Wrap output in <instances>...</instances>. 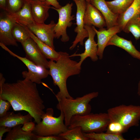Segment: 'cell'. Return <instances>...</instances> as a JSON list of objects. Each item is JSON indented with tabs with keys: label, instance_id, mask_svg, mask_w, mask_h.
Segmentation results:
<instances>
[{
	"label": "cell",
	"instance_id": "1",
	"mask_svg": "<svg viewBox=\"0 0 140 140\" xmlns=\"http://www.w3.org/2000/svg\"><path fill=\"white\" fill-rule=\"evenodd\" d=\"M0 76V98L9 101L15 111H24L33 117L37 124L41 120L45 107L36 84L24 79L15 82L5 83Z\"/></svg>",
	"mask_w": 140,
	"mask_h": 140
},
{
	"label": "cell",
	"instance_id": "2",
	"mask_svg": "<svg viewBox=\"0 0 140 140\" xmlns=\"http://www.w3.org/2000/svg\"><path fill=\"white\" fill-rule=\"evenodd\" d=\"M59 52V58L55 62L51 60L48 61L50 75L52 78L54 84L57 86L59 90L55 96L57 99H73L68 92L66 81L69 77L79 74L81 66L78 65V62L71 60L66 52Z\"/></svg>",
	"mask_w": 140,
	"mask_h": 140
},
{
	"label": "cell",
	"instance_id": "3",
	"mask_svg": "<svg viewBox=\"0 0 140 140\" xmlns=\"http://www.w3.org/2000/svg\"><path fill=\"white\" fill-rule=\"evenodd\" d=\"M98 95V92H93L75 99L64 97L57 99L58 103L56 108L63 113L65 124L68 127L74 115H83L90 113L91 107L89 103Z\"/></svg>",
	"mask_w": 140,
	"mask_h": 140
},
{
	"label": "cell",
	"instance_id": "4",
	"mask_svg": "<svg viewBox=\"0 0 140 140\" xmlns=\"http://www.w3.org/2000/svg\"><path fill=\"white\" fill-rule=\"evenodd\" d=\"M110 121L107 113H90L83 115L73 116L68 127L70 129L80 126L82 132L86 133L101 132L106 130Z\"/></svg>",
	"mask_w": 140,
	"mask_h": 140
},
{
	"label": "cell",
	"instance_id": "5",
	"mask_svg": "<svg viewBox=\"0 0 140 140\" xmlns=\"http://www.w3.org/2000/svg\"><path fill=\"white\" fill-rule=\"evenodd\" d=\"M53 115V109L47 108L41 116V121L36 125L34 133L41 136H58L66 131L68 128L64 122L65 117L63 113L60 112V115L57 117Z\"/></svg>",
	"mask_w": 140,
	"mask_h": 140
},
{
	"label": "cell",
	"instance_id": "6",
	"mask_svg": "<svg viewBox=\"0 0 140 140\" xmlns=\"http://www.w3.org/2000/svg\"><path fill=\"white\" fill-rule=\"evenodd\" d=\"M107 113L110 121L120 123L127 130L131 127L139 125L140 106L120 105L109 108Z\"/></svg>",
	"mask_w": 140,
	"mask_h": 140
},
{
	"label": "cell",
	"instance_id": "7",
	"mask_svg": "<svg viewBox=\"0 0 140 140\" xmlns=\"http://www.w3.org/2000/svg\"><path fill=\"white\" fill-rule=\"evenodd\" d=\"M73 5L72 3H68L59 9L53 7L51 8L56 10L59 14L58 21L54 29L55 38L58 39L61 37V40L62 42H66L69 40L66 29L72 26V21L75 19L74 15H72Z\"/></svg>",
	"mask_w": 140,
	"mask_h": 140
},
{
	"label": "cell",
	"instance_id": "8",
	"mask_svg": "<svg viewBox=\"0 0 140 140\" xmlns=\"http://www.w3.org/2000/svg\"><path fill=\"white\" fill-rule=\"evenodd\" d=\"M0 46L11 55L17 58L23 62L27 67L28 71L22 72L24 79L28 80L36 84H40L42 79L47 78L50 75L49 70L38 66L25 57H20L14 53L6 46L0 43Z\"/></svg>",
	"mask_w": 140,
	"mask_h": 140
},
{
	"label": "cell",
	"instance_id": "9",
	"mask_svg": "<svg viewBox=\"0 0 140 140\" xmlns=\"http://www.w3.org/2000/svg\"><path fill=\"white\" fill-rule=\"evenodd\" d=\"M76 6L77 10L76 16V26L74 30L77 33L74 40L72 45L69 47L71 50H73L79 43L82 46L84 45L83 40L88 37L87 30L85 28L83 18L86 6V1L85 0H73Z\"/></svg>",
	"mask_w": 140,
	"mask_h": 140
},
{
	"label": "cell",
	"instance_id": "10",
	"mask_svg": "<svg viewBox=\"0 0 140 140\" xmlns=\"http://www.w3.org/2000/svg\"><path fill=\"white\" fill-rule=\"evenodd\" d=\"M56 24L53 20L48 24L39 23L34 21L26 26L39 40L55 49L53 41Z\"/></svg>",
	"mask_w": 140,
	"mask_h": 140
},
{
	"label": "cell",
	"instance_id": "11",
	"mask_svg": "<svg viewBox=\"0 0 140 140\" xmlns=\"http://www.w3.org/2000/svg\"><path fill=\"white\" fill-rule=\"evenodd\" d=\"M85 28L88 32V37L85 43L84 52L81 54L74 53L69 55L70 58L77 56L80 57V61L78 62V64L80 66L83 61L88 57H89L94 62L97 61L98 59L97 54L98 46L97 43L94 40L96 32L93 28V26L85 25Z\"/></svg>",
	"mask_w": 140,
	"mask_h": 140
},
{
	"label": "cell",
	"instance_id": "12",
	"mask_svg": "<svg viewBox=\"0 0 140 140\" xmlns=\"http://www.w3.org/2000/svg\"><path fill=\"white\" fill-rule=\"evenodd\" d=\"M21 44L26 58L38 66L49 68L48 61L32 39L30 37Z\"/></svg>",
	"mask_w": 140,
	"mask_h": 140
},
{
	"label": "cell",
	"instance_id": "13",
	"mask_svg": "<svg viewBox=\"0 0 140 140\" xmlns=\"http://www.w3.org/2000/svg\"><path fill=\"white\" fill-rule=\"evenodd\" d=\"M0 15V43L6 46H17V42L14 38L12 31L14 23L7 16L5 11Z\"/></svg>",
	"mask_w": 140,
	"mask_h": 140
},
{
	"label": "cell",
	"instance_id": "14",
	"mask_svg": "<svg viewBox=\"0 0 140 140\" xmlns=\"http://www.w3.org/2000/svg\"><path fill=\"white\" fill-rule=\"evenodd\" d=\"M93 27L97 35L98 50L97 54L100 59H102L103 56V52L107 44L112 37L115 34L121 31L120 26L117 25L109 28L99 29L97 30L93 26Z\"/></svg>",
	"mask_w": 140,
	"mask_h": 140
},
{
	"label": "cell",
	"instance_id": "15",
	"mask_svg": "<svg viewBox=\"0 0 140 140\" xmlns=\"http://www.w3.org/2000/svg\"><path fill=\"white\" fill-rule=\"evenodd\" d=\"M83 20L85 25L93 26L99 29L106 26L103 16L100 12L90 2H86Z\"/></svg>",
	"mask_w": 140,
	"mask_h": 140
},
{
	"label": "cell",
	"instance_id": "16",
	"mask_svg": "<svg viewBox=\"0 0 140 140\" xmlns=\"http://www.w3.org/2000/svg\"><path fill=\"white\" fill-rule=\"evenodd\" d=\"M29 3L34 21L38 23H44L49 16L48 11L51 8L46 1L27 0Z\"/></svg>",
	"mask_w": 140,
	"mask_h": 140
},
{
	"label": "cell",
	"instance_id": "17",
	"mask_svg": "<svg viewBox=\"0 0 140 140\" xmlns=\"http://www.w3.org/2000/svg\"><path fill=\"white\" fill-rule=\"evenodd\" d=\"M22 8L18 11L13 13L6 12L8 16L14 22L27 26L34 21L32 16L29 2L25 0Z\"/></svg>",
	"mask_w": 140,
	"mask_h": 140
},
{
	"label": "cell",
	"instance_id": "18",
	"mask_svg": "<svg viewBox=\"0 0 140 140\" xmlns=\"http://www.w3.org/2000/svg\"><path fill=\"white\" fill-rule=\"evenodd\" d=\"M33 118V117L29 113L23 115L20 113L15 114L13 112L8 111L5 116L0 118V126L12 128L31 121Z\"/></svg>",
	"mask_w": 140,
	"mask_h": 140
},
{
	"label": "cell",
	"instance_id": "19",
	"mask_svg": "<svg viewBox=\"0 0 140 140\" xmlns=\"http://www.w3.org/2000/svg\"><path fill=\"white\" fill-rule=\"evenodd\" d=\"M90 3L97 8L103 16L107 29L118 25V15L111 12L108 7L105 0H92Z\"/></svg>",
	"mask_w": 140,
	"mask_h": 140
},
{
	"label": "cell",
	"instance_id": "20",
	"mask_svg": "<svg viewBox=\"0 0 140 140\" xmlns=\"http://www.w3.org/2000/svg\"><path fill=\"white\" fill-rule=\"evenodd\" d=\"M110 45L121 48L133 57L140 60V52L136 49L131 40L126 39L116 34L109 40L107 46Z\"/></svg>",
	"mask_w": 140,
	"mask_h": 140
},
{
	"label": "cell",
	"instance_id": "21",
	"mask_svg": "<svg viewBox=\"0 0 140 140\" xmlns=\"http://www.w3.org/2000/svg\"><path fill=\"white\" fill-rule=\"evenodd\" d=\"M137 15L140 16V0H134L126 11L118 16L117 24L121 30L123 31L126 23L130 19Z\"/></svg>",
	"mask_w": 140,
	"mask_h": 140
},
{
	"label": "cell",
	"instance_id": "22",
	"mask_svg": "<svg viewBox=\"0 0 140 140\" xmlns=\"http://www.w3.org/2000/svg\"><path fill=\"white\" fill-rule=\"evenodd\" d=\"M30 36L37 44L41 52L45 57L50 60L56 61L59 56V52H57L54 49L39 40L26 26H24Z\"/></svg>",
	"mask_w": 140,
	"mask_h": 140
},
{
	"label": "cell",
	"instance_id": "23",
	"mask_svg": "<svg viewBox=\"0 0 140 140\" xmlns=\"http://www.w3.org/2000/svg\"><path fill=\"white\" fill-rule=\"evenodd\" d=\"M23 124L13 127L8 132L3 140H34L35 135L32 132H27L22 129Z\"/></svg>",
	"mask_w": 140,
	"mask_h": 140
},
{
	"label": "cell",
	"instance_id": "24",
	"mask_svg": "<svg viewBox=\"0 0 140 140\" xmlns=\"http://www.w3.org/2000/svg\"><path fill=\"white\" fill-rule=\"evenodd\" d=\"M134 0H114L106 1L110 9L114 13L118 15L124 13Z\"/></svg>",
	"mask_w": 140,
	"mask_h": 140
},
{
	"label": "cell",
	"instance_id": "25",
	"mask_svg": "<svg viewBox=\"0 0 140 140\" xmlns=\"http://www.w3.org/2000/svg\"><path fill=\"white\" fill-rule=\"evenodd\" d=\"M58 136L66 140H89L90 139L83 134L80 126L68 129Z\"/></svg>",
	"mask_w": 140,
	"mask_h": 140
},
{
	"label": "cell",
	"instance_id": "26",
	"mask_svg": "<svg viewBox=\"0 0 140 140\" xmlns=\"http://www.w3.org/2000/svg\"><path fill=\"white\" fill-rule=\"evenodd\" d=\"M139 15L134 17L126 23L123 31L126 33L131 32L137 40L140 38V21L138 18Z\"/></svg>",
	"mask_w": 140,
	"mask_h": 140
},
{
	"label": "cell",
	"instance_id": "27",
	"mask_svg": "<svg viewBox=\"0 0 140 140\" xmlns=\"http://www.w3.org/2000/svg\"><path fill=\"white\" fill-rule=\"evenodd\" d=\"M83 134L91 140H125L122 134H113L101 132L86 133Z\"/></svg>",
	"mask_w": 140,
	"mask_h": 140
},
{
	"label": "cell",
	"instance_id": "28",
	"mask_svg": "<svg viewBox=\"0 0 140 140\" xmlns=\"http://www.w3.org/2000/svg\"><path fill=\"white\" fill-rule=\"evenodd\" d=\"M12 32L16 41L21 43L30 37L24 26L17 23H14Z\"/></svg>",
	"mask_w": 140,
	"mask_h": 140
},
{
	"label": "cell",
	"instance_id": "29",
	"mask_svg": "<svg viewBox=\"0 0 140 140\" xmlns=\"http://www.w3.org/2000/svg\"><path fill=\"white\" fill-rule=\"evenodd\" d=\"M25 0H6L5 11L10 13L17 12L23 7Z\"/></svg>",
	"mask_w": 140,
	"mask_h": 140
},
{
	"label": "cell",
	"instance_id": "30",
	"mask_svg": "<svg viewBox=\"0 0 140 140\" xmlns=\"http://www.w3.org/2000/svg\"><path fill=\"white\" fill-rule=\"evenodd\" d=\"M106 131V132L109 134H122L127 130L120 123L110 121L108 125Z\"/></svg>",
	"mask_w": 140,
	"mask_h": 140
},
{
	"label": "cell",
	"instance_id": "31",
	"mask_svg": "<svg viewBox=\"0 0 140 140\" xmlns=\"http://www.w3.org/2000/svg\"><path fill=\"white\" fill-rule=\"evenodd\" d=\"M11 106V104L9 101L0 98V118L5 115Z\"/></svg>",
	"mask_w": 140,
	"mask_h": 140
},
{
	"label": "cell",
	"instance_id": "32",
	"mask_svg": "<svg viewBox=\"0 0 140 140\" xmlns=\"http://www.w3.org/2000/svg\"><path fill=\"white\" fill-rule=\"evenodd\" d=\"M34 140H64L62 137L59 136H41L35 135Z\"/></svg>",
	"mask_w": 140,
	"mask_h": 140
},
{
	"label": "cell",
	"instance_id": "33",
	"mask_svg": "<svg viewBox=\"0 0 140 140\" xmlns=\"http://www.w3.org/2000/svg\"><path fill=\"white\" fill-rule=\"evenodd\" d=\"M36 125L35 123L32 121H29L23 124L22 129L26 132H32L35 129Z\"/></svg>",
	"mask_w": 140,
	"mask_h": 140
},
{
	"label": "cell",
	"instance_id": "34",
	"mask_svg": "<svg viewBox=\"0 0 140 140\" xmlns=\"http://www.w3.org/2000/svg\"><path fill=\"white\" fill-rule=\"evenodd\" d=\"M12 128L4 126H0V140H2L4 133L9 132Z\"/></svg>",
	"mask_w": 140,
	"mask_h": 140
},
{
	"label": "cell",
	"instance_id": "35",
	"mask_svg": "<svg viewBox=\"0 0 140 140\" xmlns=\"http://www.w3.org/2000/svg\"><path fill=\"white\" fill-rule=\"evenodd\" d=\"M50 5L57 9L61 8L62 6L59 4L57 0H45Z\"/></svg>",
	"mask_w": 140,
	"mask_h": 140
},
{
	"label": "cell",
	"instance_id": "36",
	"mask_svg": "<svg viewBox=\"0 0 140 140\" xmlns=\"http://www.w3.org/2000/svg\"><path fill=\"white\" fill-rule=\"evenodd\" d=\"M6 0H0V7L5 11L6 9Z\"/></svg>",
	"mask_w": 140,
	"mask_h": 140
},
{
	"label": "cell",
	"instance_id": "37",
	"mask_svg": "<svg viewBox=\"0 0 140 140\" xmlns=\"http://www.w3.org/2000/svg\"><path fill=\"white\" fill-rule=\"evenodd\" d=\"M137 94L140 97V80L138 84Z\"/></svg>",
	"mask_w": 140,
	"mask_h": 140
},
{
	"label": "cell",
	"instance_id": "38",
	"mask_svg": "<svg viewBox=\"0 0 140 140\" xmlns=\"http://www.w3.org/2000/svg\"><path fill=\"white\" fill-rule=\"evenodd\" d=\"M134 140H140V137L138 138H135L134 139Z\"/></svg>",
	"mask_w": 140,
	"mask_h": 140
},
{
	"label": "cell",
	"instance_id": "39",
	"mask_svg": "<svg viewBox=\"0 0 140 140\" xmlns=\"http://www.w3.org/2000/svg\"><path fill=\"white\" fill-rule=\"evenodd\" d=\"M85 0L87 2H90V0Z\"/></svg>",
	"mask_w": 140,
	"mask_h": 140
},
{
	"label": "cell",
	"instance_id": "40",
	"mask_svg": "<svg viewBox=\"0 0 140 140\" xmlns=\"http://www.w3.org/2000/svg\"><path fill=\"white\" fill-rule=\"evenodd\" d=\"M39 0L41 1H46L45 0Z\"/></svg>",
	"mask_w": 140,
	"mask_h": 140
},
{
	"label": "cell",
	"instance_id": "41",
	"mask_svg": "<svg viewBox=\"0 0 140 140\" xmlns=\"http://www.w3.org/2000/svg\"><path fill=\"white\" fill-rule=\"evenodd\" d=\"M138 19L140 21V17H139L138 18Z\"/></svg>",
	"mask_w": 140,
	"mask_h": 140
},
{
	"label": "cell",
	"instance_id": "42",
	"mask_svg": "<svg viewBox=\"0 0 140 140\" xmlns=\"http://www.w3.org/2000/svg\"><path fill=\"white\" fill-rule=\"evenodd\" d=\"M90 0V2H91L92 1V0Z\"/></svg>",
	"mask_w": 140,
	"mask_h": 140
}]
</instances>
